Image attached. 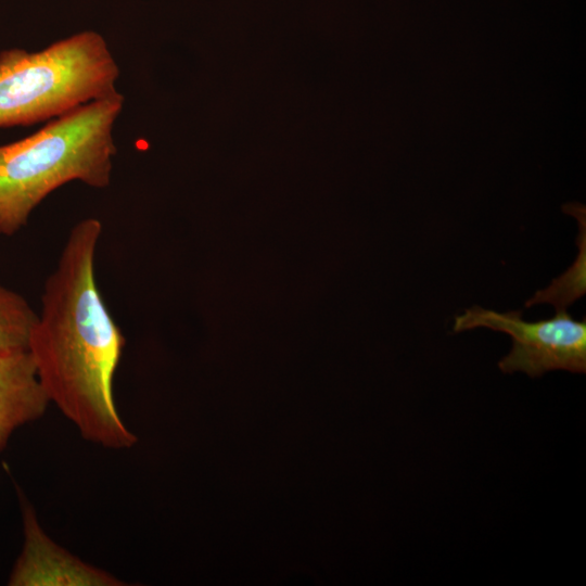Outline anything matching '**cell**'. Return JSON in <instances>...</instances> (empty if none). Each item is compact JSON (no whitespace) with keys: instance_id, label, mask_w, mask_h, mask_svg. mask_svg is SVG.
<instances>
[{"instance_id":"cell-6","label":"cell","mask_w":586,"mask_h":586,"mask_svg":"<svg viewBox=\"0 0 586 586\" xmlns=\"http://www.w3.org/2000/svg\"><path fill=\"white\" fill-rule=\"evenodd\" d=\"M49 403L29 352L0 353V451L12 433L40 418Z\"/></svg>"},{"instance_id":"cell-1","label":"cell","mask_w":586,"mask_h":586,"mask_svg":"<svg viewBox=\"0 0 586 586\" xmlns=\"http://www.w3.org/2000/svg\"><path fill=\"white\" fill-rule=\"evenodd\" d=\"M102 228L98 218L87 217L71 229L43 285L27 351L49 402L81 436L123 449L133 446L137 437L122 421L113 396L125 337L95 280Z\"/></svg>"},{"instance_id":"cell-8","label":"cell","mask_w":586,"mask_h":586,"mask_svg":"<svg viewBox=\"0 0 586 586\" xmlns=\"http://www.w3.org/2000/svg\"><path fill=\"white\" fill-rule=\"evenodd\" d=\"M37 318L22 295L0 284V353L27 351Z\"/></svg>"},{"instance_id":"cell-4","label":"cell","mask_w":586,"mask_h":586,"mask_svg":"<svg viewBox=\"0 0 586 586\" xmlns=\"http://www.w3.org/2000/svg\"><path fill=\"white\" fill-rule=\"evenodd\" d=\"M475 328L511 337V351L498 362L504 373L520 371L535 378L551 370L586 372V320H575L565 310L534 322L525 321L521 310L498 313L480 306L455 317L454 332Z\"/></svg>"},{"instance_id":"cell-7","label":"cell","mask_w":586,"mask_h":586,"mask_svg":"<svg viewBox=\"0 0 586 586\" xmlns=\"http://www.w3.org/2000/svg\"><path fill=\"white\" fill-rule=\"evenodd\" d=\"M563 209L577 218L579 233L576 240L578 254L574 263L560 277L552 280L549 286L537 291L532 298L525 303V307L536 304L548 303L558 310H565L576 300L585 295L586 292V219L585 207L572 204Z\"/></svg>"},{"instance_id":"cell-2","label":"cell","mask_w":586,"mask_h":586,"mask_svg":"<svg viewBox=\"0 0 586 586\" xmlns=\"http://www.w3.org/2000/svg\"><path fill=\"white\" fill-rule=\"evenodd\" d=\"M124 102L119 92L89 102L0 145V234L20 231L35 208L65 183L110 186L117 153L113 129Z\"/></svg>"},{"instance_id":"cell-3","label":"cell","mask_w":586,"mask_h":586,"mask_svg":"<svg viewBox=\"0 0 586 586\" xmlns=\"http://www.w3.org/2000/svg\"><path fill=\"white\" fill-rule=\"evenodd\" d=\"M120 71L104 37L82 30L37 52L0 51V128L54 119L118 92Z\"/></svg>"},{"instance_id":"cell-5","label":"cell","mask_w":586,"mask_h":586,"mask_svg":"<svg viewBox=\"0 0 586 586\" xmlns=\"http://www.w3.org/2000/svg\"><path fill=\"white\" fill-rule=\"evenodd\" d=\"M24 546L9 578L11 586H119L112 574L82 562L42 530L31 506L22 501Z\"/></svg>"}]
</instances>
